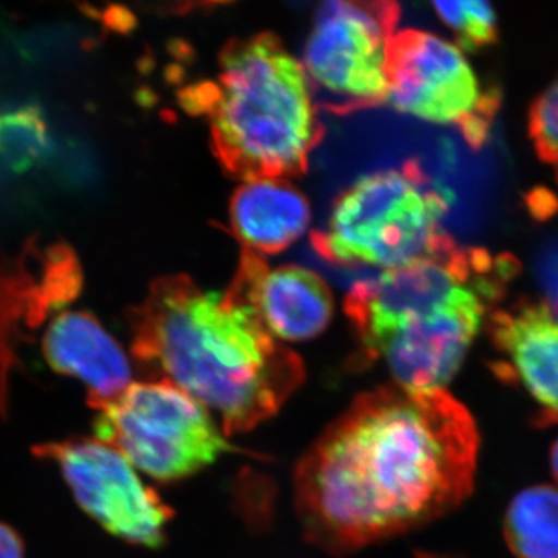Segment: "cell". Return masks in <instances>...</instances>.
<instances>
[{
  "label": "cell",
  "mask_w": 558,
  "mask_h": 558,
  "mask_svg": "<svg viewBox=\"0 0 558 558\" xmlns=\"http://www.w3.org/2000/svg\"><path fill=\"white\" fill-rule=\"evenodd\" d=\"M478 449L472 414L446 389L365 392L296 465L304 534L341 556L438 520L472 494Z\"/></svg>",
  "instance_id": "cell-1"
},
{
  "label": "cell",
  "mask_w": 558,
  "mask_h": 558,
  "mask_svg": "<svg viewBox=\"0 0 558 558\" xmlns=\"http://www.w3.org/2000/svg\"><path fill=\"white\" fill-rule=\"evenodd\" d=\"M132 354L153 380H167L222 421L248 432L281 410L304 380L295 352L233 292L185 277L160 279L131 318Z\"/></svg>",
  "instance_id": "cell-2"
},
{
  "label": "cell",
  "mask_w": 558,
  "mask_h": 558,
  "mask_svg": "<svg viewBox=\"0 0 558 558\" xmlns=\"http://www.w3.org/2000/svg\"><path fill=\"white\" fill-rule=\"evenodd\" d=\"M186 105L208 117L220 161L242 180L306 171L322 138L303 62L271 35L233 40L216 80L191 90Z\"/></svg>",
  "instance_id": "cell-3"
},
{
  "label": "cell",
  "mask_w": 558,
  "mask_h": 558,
  "mask_svg": "<svg viewBox=\"0 0 558 558\" xmlns=\"http://www.w3.org/2000/svg\"><path fill=\"white\" fill-rule=\"evenodd\" d=\"M446 209L413 167L374 172L340 194L314 245L339 266L402 269L453 242L440 229Z\"/></svg>",
  "instance_id": "cell-4"
},
{
  "label": "cell",
  "mask_w": 558,
  "mask_h": 558,
  "mask_svg": "<svg viewBox=\"0 0 558 558\" xmlns=\"http://www.w3.org/2000/svg\"><path fill=\"white\" fill-rule=\"evenodd\" d=\"M97 439L153 478H189L233 451L209 411L167 380L132 384L98 410Z\"/></svg>",
  "instance_id": "cell-5"
},
{
  "label": "cell",
  "mask_w": 558,
  "mask_h": 558,
  "mask_svg": "<svg viewBox=\"0 0 558 558\" xmlns=\"http://www.w3.org/2000/svg\"><path fill=\"white\" fill-rule=\"evenodd\" d=\"M399 9L391 2H328L315 14L303 68L332 112L387 101L389 47Z\"/></svg>",
  "instance_id": "cell-6"
},
{
  "label": "cell",
  "mask_w": 558,
  "mask_h": 558,
  "mask_svg": "<svg viewBox=\"0 0 558 558\" xmlns=\"http://www.w3.org/2000/svg\"><path fill=\"white\" fill-rule=\"evenodd\" d=\"M509 274L510 269L502 270L470 286L438 310L392 319L360 333L363 354L384 360L399 387L442 389L464 362L487 307L498 299Z\"/></svg>",
  "instance_id": "cell-7"
},
{
  "label": "cell",
  "mask_w": 558,
  "mask_h": 558,
  "mask_svg": "<svg viewBox=\"0 0 558 558\" xmlns=\"http://www.w3.org/2000/svg\"><path fill=\"white\" fill-rule=\"evenodd\" d=\"M387 101L428 123L457 124L475 146L497 110V97L483 90L462 50L422 31H402L391 40Z\"/></svg>",
  "instance_id": "cell-8"
},
{
  "label": "cell",
  "mask_w": 558,
  "mask_h": 558,
  "mask_svg": "<svg viewBox=\"0 0 558 558\" xmlns=\"http://www.w3.org/2000/svg\"><path fill=\"white\" fill-rule=\"evenodd\" d=\"M35 453L60 468L84 512L132 545L159 548L174 512L120 451L100 439L38 446Z\"/></svg>",
  "instance_id": "cell-9"
},
{
  "label": "cell",
  "mask_w": 558,
  "mask_h": 558,
  "mask_svg": "<svg viewBox=\"0 0 558 558\" xmlns=\"http://www.w3.org/2000/svg\"><path fill=\"white\" fill-rule=\"evenodd\" d=\"M231 290L281 343L315 339L332 322V293L325 279L306 267H271L245 253Z\"/></svg>",
  "instance_id": "cell-10"
},
{
  "label": "cell",
  "mask_w": 558,
  "mask_h": 558,
  "mask_svg": "<svg viewBox=\"0 0 558 558\" xmlns=\"http://www.w3.org/2000/svg\"><path fill=\"white\" fill-rule=\"evenodd\" d=\"M43 351L51 368L86 385L87 402L97 411L134 384L126 352L87 312H61L51 319Z\"/></svg>",
  "instance_id": "cell-11"
},
{
  "label": "cell",
  "mask_w": 558,
  "mask_h": 558,
  "mask_svg": "<svg viewBox=\"0 0 558 558\" xmlns=\"http://www.w3.org/2000/svg\"><path fill=\"white\" fill-rule=\"evenodd\" d=\"M490 333L495 347L509 360L515 374L537 400V424H558V317L545 303L520 301L494 312Z\"/></svg>",
  "instance_id": "cell-12"
},
{
  "label": "cell",
  "mask_w": 558,
  "mask_h": 558,
  "mask_svg": "<svg viewBox=\"0 0 558 558\" xmlns=\"http://www.w3.org/2000/svg\"><path fill=\"white\" fill-rule=\"evenodd\" d=\"M311 204L286 178H255L242 182L230 204L234 236L252 255H277L306 233Z\"/></svg>",
  "instance_id": "cell-13"
},
{
  "label": "cell",
  "mask_w": 558,
  "mask_h": 558,
  "mask_svg": "<svg viewBox=\"0 0 558 558\" xmlns=\"http://www.w3.org/2000/svg\"><path fill=\"white\" fill-rule=\"evenodd\" d=\"M506 538L519 558H558V488L521 492L506 515Z\"/></svg>",
  "instance_id": "cell-14"
},
{
  "label": "cell",
  "mask_w": 558,
  "mask_h": 558,
  "mask_svg": "<svg viewBox=\"0 0 558 558\" xmlns=\"http://www.w3.org/2000/svg\"><path fill=\"white\" fill-rule=\"evenodd\" d=\"M440 20L457 33L459 49L476 50L497 39L495 11L487 2L459 0V2H436L433 5Z\"/></svg>",
  "instance_id": "cell-15"
},
{
  "label": "cell",
  "mask_w": 558,
  "mask_h": 558,
  "mask_svg": "<svg viewBox=\"0 0 558 558\" xmlns=\"http://www.w3.org/2000/svg\"><path fill=\"white\" fill-rule=\"evenodd\" d=\"M529 130L538 156L554 168L558 178V78L532 106Z\"/></svg>",
  "instance_id": "cell-16"
},
{
  "label": "cell",
  "mask_w": 558,
  "mask_h": 558,
  "mask_svg": "<svg viewBox=\"0 0 558 558\" xmlns=\"http://www.w3.org/2000/svg\"><path fill=\"white\" fill-rule=\"evenodd\" d=\"M0 558H24L20 535L3 523H0Z\"/></svg>",
  "instance_id": "cell-17"
},
{
  "label": "cell",
  "mask_w": 558,
  "mask_h": 558,
  "mask_svg": "<svg viewBox=\"0 0 558 558\" xmlns=\"http://www.w3.org/2000/svg\"><path fill=\"white\" fill-rule=\"evenodd\" d=\"M550 465H553L554 475H556L558 481V440L556 446H554L553 451H550Z\"/></svg>",
  "instance_id": "cell-18"
}]
</instances>
